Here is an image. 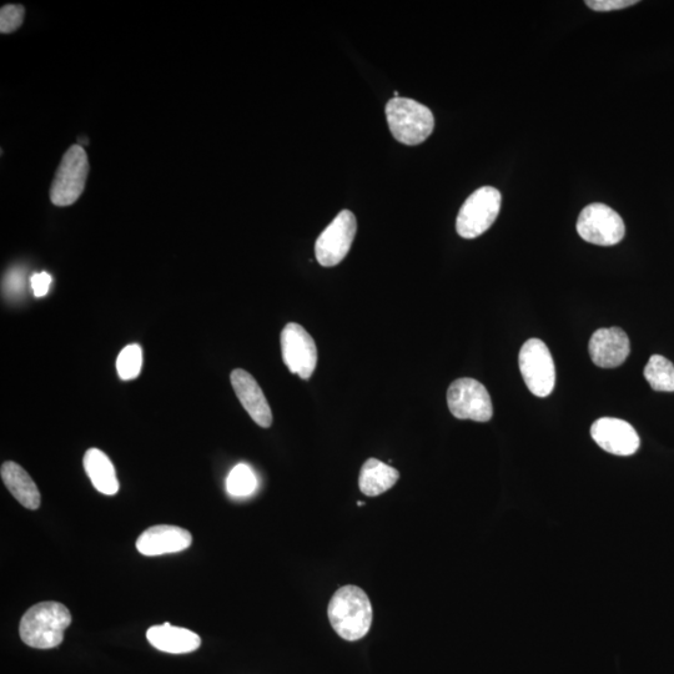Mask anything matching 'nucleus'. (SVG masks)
I'll list each match as a JSON object with an SVG mask.
<instances>
[{
  "label": "nucleus",
  "instance_id": "f257e3e1",
  "mask_svg": "<svg viewBox=\"0 0 674 674\" xmlns=\"http://www.w3.org/2000/svg\"><path fill=\"white\" fill-rule=\"evenodd\" d=\"M72 615L59 602H42L29 608L20 621L19 635L25 645L37 650H50L64 640Z\"/></svg>",
  "mask_w": 674,
  "mask_h": 674
},
{
  "label": "nucleus",
  "instance_id": "f03ea898",
  "mask_svg": "<svg viewBox=\"0 0 674 674\" xmlns=\"http://www.w3.org/2000/svg\"><path fill=\"white\" fill-rule=\"evenodd\" d=\"M329 620L342 640L355 642L369 633L372 606L366 593L357 586H345L335 592L329 603Z\"/></svg>",
  "mask_w": 674,
  "mask_h": 674
},
{
  "label": "nucleus",
  "instance_id": "7ed1b4c3",
  "mask_svg": "<svg viewBox=\"0 0 674 674\" xmlns=\"http://www.w3.org/2000/svg\"><path fill=\"white\" fill-rule=\"evenodd\" d=\"M386 118L392 137L405 145L424 143L435 128L431 110L412 99H391L386 105Z\"/></svg>",
  "mask_w": 674,
  "mask_h": 674
},
{
  "label": "nucleus",
  "instance_id": "20e7f679",
  "mask_svg": "<svg viewBox=\"0 0 674 674\" xmlns=\"http://www.w3.org/2000/svg\"><path fill=\"white\" fill-rule=\"evenodd\" d=\"M501 210V193L484 186L470 195L456 220L457 233L464 239H476L495 223Z\"/></svg>",
  "mask_w": 674,
  "mask_h": 674
},
{
  "label": "nucleus",
  "instance_id": "39448f33",
  "mask_svg": "<svg viewBox=\"0 0 674 674\" xmlns=\"http://www.w3.org/2000/svg\"><path fill=\"white\" fill-rule=\"evenodd\" d=\"M89 174V160L85 150L80 145H72L64 154L60 163L52 188L50 200L57 206H69L75 203L83 194Z\"/></svg>",
  "mask_w": 674,
  "mask_h": 674
},
{
  "label": "nucleus",
  "instance_id": "423d86ee",
  "mask_svg": "<svg viewBox=\"0 0 674 674\" xmlns=\"http://www.w3.org/2000/svg\"><path fill=\"white\" fill-rule=\"evenodd\" d=\"M518 361L528 390L537 397L550 396L556 385V367L545 342L538 339L526 341Z\"/></svg>",
  "mask_w": 674,
  "mask_h": 674
},
{
  "label": "nucleus",
  "instance_id": "0eeeda50",
  "mask_svg": "<svg viewBox=\"0 0 674 674\" xmlns=\"http://www.w3.org/2000/svg\"><path fill=\"white\" fill-rule=\"evenodd\" d=\"M577 233L587 243L613 246L625 238L626 226L610 206L595 203L586 206L577 220Z\"/></svg>",
  "mask_w": 674,
  "mask_h": 674
},
{
  "label": "nucleus",
  "instance_id": "6e6552de",
  "mask_svg": "<svg viewBox=\"0 0 674 674\" xmlns=\"http://www.w3.org/2000/svg\"><path fill=\"white\" fill-rule=\"evenodd\" d=\"M447 405L459 420L487 422L494 415L489 391L481 382L469 377L452 382L447 391Z\"/></svg>",
  "mask_w": 674,
  "mask_h": 674
},
{
  "label": "nucleus",
  "instance_id": "1a4fd4ad",
  "mask_svg": "<svg viewBox=\"0 0 674 674\" xmlns=\"http://www.w3.org/2000/svg\"><path fill=\"white\" fill-rule=\"evenodd\" d=\"M357 231L355 215L342 210L316 240L315 254L321 266L333 268L349 254Z\"/></svg>",
  "mask_w": 674,
  "mask_h": 674
},
{
  "label": "nucleus",
  "instance_id": "9d476101",
  "mask_svg": "<svg viewBox=\"0 0 674 674\" xmlns=\"http://www.w3.org/2000/svg\"><path fill=\"white\" fill-rule=\"evenodd\" d=\"M284 364L300 379L309 380L318 365V347L303 326L290 323L280 337Z\"/></svg>",
  "mask_w": 674,
  "mask_h": 674
},
{
  "label": "nucleus",
  "instance_id": "9b49d317",
  "mask_svg": "<svg viewBox=\"0 0 674 674\" xmlns=\"http://www.w3.org/2000/svg\"><path fill=\"white\" fill-rule=\"evenodd\" d=\"M591 436L596 444L608 454L632 456L640 449L641 440L631 424L612 417H603L591 427Z\"/></svg>",
  "mask_w": 674,
  "mask_h": 674
},
{
  "label": "nucleus",
  "instance_id": "f8f14e48",
  "mask_svg": "<svg viewBox=\"0 0 674 674\" xmlns=\"http://www.w3.org/2000/svg\"><path fill=\"white\" fill-rule=\"evenodd\" d=\"M588 351L593 364L602 369H615L630 356L631 342L620 328L600 329L592 335Z\"/></svg>",
  "mask_w": 674,
  "mask_h": 674
},
{
  "label": "nucleus",
  "instance_id": "ddd939ff",
  "mask_svg": "<svg viewBox=\"0 0 674 674\" xmlns=\"http://www.w3.org/2000/svg\"><path fill=\"white\" fill-rule=\"evenodd\" d=\"M230 380L236 396L251 419L263 429H268L273 424V412L258 382L243 369L231 372Z\"/></svg>",
  "mask_w": 674,
  "mask_h": 674
},
{
  "label": "nucleus",
  "instance_id": "4468645a",
  "mask_svg": "<svg viewBox=\"0 0 674 674\" xmlns=\"http://www.w3.org/2000/svg\"><path fill=\"white\" fill-rule=\"evenodd\" d=\"M193 536L178 526L159 525L148 528L139 536L137 548L144 556H162L189 548Z\"/></svg>",
  "mask_w": 674,
  "mask_h": 674
},
{
  "label": "nucleus",
  "instance_id": "2eb2a0df",
  "mask_svg": "<svg viewBox=\"0 0 674 674\" xmlns=\"http://www.w3.org/2000/svg\"><path fill=\"white\" fill-rule=\"evenodd\" d=\"M147 638L154 648L171 655L194 652L201 645L200 637L195 632L171 626L169 622L150 627Z\"/></svg>",
  "mask_w": 674,
  "mask_h": 674
},
{
  "label": "nucleus",
  "instance_id": "dca6fc26",
  "mask_svg": "<svg viewBox=\"0 0 674 674\" xmlns=\"http://www.w3.org/2000/svg\"><path fill=\"white\" fill-rule=\"evenodd\" d=\"M4 485L20 505L28 510H38L40 506V492L37 485L22 466L13 461L4 462L0 470Z\"/></svg>",
  "mask_w": 674,
  "mask_h": 674
},
{
  "label": "nucleus",
  "instance_id": "f3484780",
  "mask_svg": "<svg viewBox=\"0 0 674 674\" xmlns=\"http://www.w3.org/2000/svg\"><path fill=\"white\" fill-rule=\"evenodd\" d=\"M84 469L100 494L114 496L119 491L117 471L109 457L99 449H89L84 455Z\"/></svg>",
  "mask_w": 674,
  "mask_h": 674
},
{
  "label": "nucleus",
  "instance_id": "a211bd4d",
  "mask_svg": "<svg viewBox=\"0 0 674 674\" xmlns=\"http://www.w3.org/2000/svg\"><path fill=\"white\" fill-rule=\"evenodd\" d=\"M399 471L377 459H369L362 466L359 486L362 494L375 497L385 494L399 481Z\"/></svg>",
  "mask_w": 674,
  "mask_h": 674
},
{
  "label": "nucleus",
  "instance_id": "6ab92c4d",
  "mask_svg": "<svg viewBox=\"0 0 674 674\" xmlns=\"http://www.w3.org/2000/svg\"><path fill=\"white\" fill-rule=\"evenodd\" d=\"M645 377L653 390L674 392V365L666 357L653 355L645 367Z\"/></svg>",
  "mask_w": 674,
  "mask_h": 674
},
{
  "label": "nucleus",
  "instance_id": "aec40b11",
  "mask_svg": "<svg viewBox=\"0 0 674 674\" xmlns=\"http://www.w3.org/2000/svg\"><path fill=\"white\" fill-rule=\"evenodd\" d=\"M258 489V479L248 465L239 464L226 479V491L233 497H248Z\"/></svg>",
  "mask_w": 674,
  "mask_h": 674
},
{
  "label": "nucleus",
  "instance_id": "412c9836",
  "mask_svg": "<svg viewBox=\"0 0 674 674\" xmlns=\"http://www.w3.org/2000/svg\"><path fill=\"white\" fill-rule=\"evenodd\" d=\"M143 350L137 344L125 346L117 360V370L120 379L129 381L137 379L142 371Z\"/></svg>",
  "mask_w": 674,
  "mask_h": 674
},
{
  "label": "nucleus",
  "instance_id": "4be33fe9",
  "mask_svg": "<svg viewBox=\"0 0 674 674\" xmlns=\"http://www.w3.org/2000/svg\"><path fill=\"white\" fill-rule=\"evenodd\" d=\"M24 13L23 5H4L0 10V30H2V33L8 34L17 30L23 24Z\"/></svg>",
  "mask_w": 674,
  "mask_h": 674
},
{
  "label": "nucleus",
  "instance_id": "5701e85b",
  "mask_svg": "<svg viewBox=\"0 0 674 674\" xmlns=\"http://www.w3.org/2000/svg\"><path fill=\"white\" fill-rule=\"evenodd\" d=\"M637 4V0H587L586 5L596 12H611Z\"/></svg>",
  "mask_w": 674,
  "mask_h": 674
},
{
  "label": "nucleus",
  "instance_id": "b1692460",
  "mask_svg": "<svg viewBox=\"0 0 674 674\" xmlns=\"http://www.w3.org/2000/svg\"><path fill=\"white\" fill-rule=\"evenodd\" d=\"M33 293L37 298H43V296L48 294L50 284H52V276L48 273H39L32 276Z\"/></svg>",
  "mask_w": 674,
  "mask_h": 674
}]
</instances>
